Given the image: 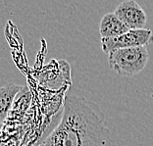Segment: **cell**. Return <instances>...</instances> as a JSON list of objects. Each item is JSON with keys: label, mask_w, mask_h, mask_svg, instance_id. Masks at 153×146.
Segmentation results:
<instances>
[{"label": "cell", "mask_w": 153, "mask_h": 146, "mask_svg": "<svg viewBox=\"0 0 153 146\" xmlns=\"http://www.w3.org/2000/svg\"><path fill=\"white\" fill-rule=\"evenodd\" d=\"M39 146H113L105 117L95 102L67 95L58 126Z\"/></svg>", "instance_id": "cell-1"}, {"label": "cell", "mask_w": 153, "mask_h": 146, "mask_svg": "<svg viewBox=\"0 0 153 146\" xmlns=\"http://www.w3.org/2000/svg\"><path fill=\"white\" fill-rule=\"evenodd\" d=\"M149 53L146 46L127 48L110 52L108 54L109 68L123 76H135L147 65Z\"/></svg>", "instance_id": "cell-2"}, {"label": "cell", "mask_w": 153, "mask_h": 146, "mask_svg": "<svg viewBox=\"0 0 153 146\" xmlns=\"http://www.w3.org/2000/svg\"><path fill=\"white\" fill-rule=\"evenodd\" d=\"M151 43H153V33L146 29L130 30L114 38H101V48L107 54L119 49L147 46Z\"/></svg>", "instance_id": "cell-3"}, {"label": "cell", "mask_w": 153, "mask_h": 146, "mask_svg": "<svg viewBox=\"0 0 153 146\" xmlns=\"http://www.w3.org/2000/svg\"><path fill=\"white\" fill-rule=\"evenodd\" d=\"M114 13L131 30L145 29L147 15L134 0H128L120 3Z\"/></svg>", "instance_id": "cell-4"}, {"label": "cell", "mask_w": 153, "mask_h": 146, "mask_svg": "<svg viewBox=\"0 0 153 146\" xmlns=\"http://www.w3.org/2000/svg\"><path fill=\"white\" fill-rule=\"evenodd\" d=\"M130 29L116 16V14L107 13L103 16L99 26L101 38H114L130 32Z\"/></svg>", "instance_id": "cell-5"}, {"label": "cell", "mask_w": 153, "mask_h": 146, "mask_svg": "<svg viewBox=\"0 0 153 146\" xmlns=\"http://www.w3.org/2000/svg\"><path fill=\"white\" fill-rule=\"evenodd\" d=\"M25 88L26 86L16 84V83H8L1 87L0 89V118L2 122L5 121L17 95L20 94Z\"/></svg>", "instance_id": "cell-6"}]
</instances>
